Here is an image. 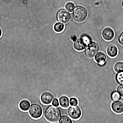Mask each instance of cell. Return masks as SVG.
<instances>
[{
    "label": "cell",
    "mask_w": 123,
    "mask_h": 123,
    "mask_svg": "<svg viewBox=\"0 0 123 123\" xmlns=\"http://www.w3.org/2000/svg\"><path fill=\"white\" fill-rule=\"evenodd\" d=\"M71 14L65 9L59 10L56 14V18L59 21L64 24L67 23L70 20Z\"/></svg>",
    "instance_id": "cell-5"
},
{
    "label": "cell",
    "mask_w": 123,
    "mask_h": 123,
    "mask_svg": "<svg viewBox=\"0 0 123 123\" xmlns=\"http://www.w3.org/2000/svg\"><path fill=\"white\" fill-rule=\"evenodd\" d=\"M69 102L70 104L72 106H77L78 104V100L75 98L73 97L70 98Z\"/></svg>",
    "instance_id": "cell-22"
},
{
    "label": "cell",
    "mask_w": 123,
    "mask_h": 123,
    "mask_svg": "<svg viewBox=\"0 0 123 123\" xmlns=\"http://www.w3.org/2000/svg\"><path fill=\"white\" fill-rule=\"evenodd\" d=\"M59 101L57 98H55L53 100L52 102V105L55 107H58L59 106Z\"/></svg>",
    "instance_id": "cell-24"
},
{
    "label": "cell",
    "mask_w": 123,
    "mask_h": 123,
    "mask_svg": "<svg viewBox=\"0 0 123 123\" xmlns=\"http://www.w3.org/2000/svg\"><path fill=\"white\" fill-rule=\"evenodd\" d=\"M87 14L86 9L82 6H77L73 11L74 18L78 22L81 23L84 21L87 17Z\"/></svg>",
    "instance_id": "cell-2"
},
{
    "label": "cell",
    "mask_w": 123,
    "mask_h": 123,
    "mask_svg": "<svg viewBox=\"0 0 123 123\" xmlns=\"http://www.w3.org/2000/svg\"><path fill=\"white\" fill-rule=\"evenodd\" d=\"M114 69L117 73L123 72V62H119L117 63L114 66Z\"/></svg>",
    "instance_id": "cell-17"
},
{
    "label": "cell",
    "mask_w": 123,
    "mask_h": 123,
    "mask_svg": "<svg viewBox=\"0 0 123 123\" xmlns=\"http://www.w3.org/2000/svg\"><path fill=\"white\" fill-rule=\"evenodd\" d=\"M65 7L66 10L70 12H73L75 8L74 4L72 2H68L66 4Z\"/></svg>",
    "instance_id": "cell-20"
},
{
    "label": "cell",
    "mask_w": 123,
    "mask_h": 123,
    "mask_svg": "<svg viewBox=\"0 0 123 123\" xmlns=\"http://www.w3.org/2000/svg\"><path fill=\"white\" fill-rule=\"evenodd\" d=\"M61 112L57 107L50 105L45 110L44 116L47 120L50 122H57L61 117Z\"/></svg>",
    "instance_id": "cell-1"
},
{
    "label": "cell",
    "mask_w": 123,
    "mask_h": 123,
    "mask_svg": "<svg viewBox=\"0 0 123 123\" xmlns=\"http://www.w3.org/2000/svg\"><path fill=\"white\" fill-rule=\"evenodd\" d=\"M94 59L99 66H103L106 64V56L104 53L102 52L98 53L95 55Z\"/></svg>",
    "instance_id": "cell-9"
},
{
    "label": "cell",
    "mask_w": 123,
    "mask_h": 123,
    "mask_svg": "<svg viewBox=\"0 0 123 123\" xmlns=\"http://www.w3.org/2000/svg\"><path fill=\"white\" fill-rule=\"evenodd\" d=\"M117 90L121 96L123 97V84L119 86L117 88Z\"/></svg>",
    "instance_id": "cell-23"
},
{
    "label": "cell",
    "mask_w": 123,
    "mask_h": 123,
    "mask_svg": "<svg viewBox=\"0 0 123 123\" xmlns=\"http://www.w3.org/2000/svg\"><path fill=\"white\" fill-rule=\"evenodd\" d=\"M111 108L114 112L121 114L123 113V103L119 101H115L112 103Z\"/></svg>",
    "instance_id": "cell-10"
},
{
    "label": "cell",
    "mask_w": 123,
    "mask_h": 123,
    "mask_svg": "<svg viewBox=\"0 0 123 123\" xmlns=\"http://www.w3.org/2000/svg\"><path fill=\"white\" fill-rule=\"evenodd\" d=\"M102 36L104 39L105 40L110 41L112 40L114 38V31L111 28H106L102 31Z\"/></svg>",
    "instance_id": "cell-7"
},
{
    "label": "cell",
    "mask_w": 123,
    "mask_h": 123,
    "mask_svg": "<svg viewBox=\"0 0 123 123\" xmlns=\"http://www.w3.org/2000/svg\"><path fill=\"white\" fill-rule=\"evenodd\" d=\"M31 104L27 100H24L20 102L19 105V108L23 111H26L29 109Z\"/></svg>",
    "instance_id": "cell-14"
},
{
    "label": "cell",
    "mask_w": 123,
    "mask_h": 123,
    "mask_svg": "<svg viewBox=\"0 0 123 123\" xmlns=\"http://www.w3.org/2000/svg\"><path fill=\"white\" fill-rule=\"evenodd\" d=\"M99 50L98 44L95 42H92L87 46L84 52L86 57L91 58L96 55Z\"/></svg>",
    "instance_id": "cell-3"
},
{
    "label": "cell",
    "mask_w": 123,
    "mask_h": 123,
    "mask_svg": "<svg viewBox=\"0 0 123 123\" xmlns=\"http://www.w3.org/2000/svg\"><path fill=\"white\" fill-rule=\"evenodd\" d=\"M87 45L81 38H78L75 42L74 44V47L77 51H83L85 49Z\"/></svg>",
    "instance_id": "cell-11"
},
{
    "label": "cell",
    "mask_w": 123,
    "mask_h": 123,
    "mask_svg": "<svg viewBox=\"0 0 123 123\" xmlns=\"http://www.w3.org/2000/svg\"><path fill=\"white\" fill-rule=\"evenodd\" d=\"M116 80L118 84H123V72H119L116 76Z\"/></svg>",
    "instance_id": "cell-18"
},
{
    "label": "cell",
    "mask_w": 123,
    "mask_h": 123,
    "mask_svg": "<svg viewBox=\"0 0 123 123\" xmlns=\"http://www.w3.org/2000/svg\"><path fill=\"white\" fill-rule=\"evenodd\" d=\"M54 96L50 92H46L41 95L40 99L42 103L45 105L50 104L54 99Z\"/></svg>",
    "instance_id": "cell-8"
},
{
    "label": "cell",
    "mask_w": 123,
    "mask_h": 123,
    "mask_svg": "<svg viewBox=\"0 0 123 123\" xmlns=\"http://www.w3.org/2000/svg\"><path fill=\"white\" fill-rule=\"evenodd\" d=\"M2 30H1L0 28V38L1 36H2Z\"/></svg>",
    "instance_id": "cell-26"
},
{
    "label": "cell",
    "mask_w": 123,
    "mask_h": 123,
    "mask_svg": "<svg viewBox=\"0 0 123 123\" xmlns=\"http://www.w3.org/2000/svg\"><path fill=\"white\" fill-rule=\"evenodd\" d=\"M118 40L119 43L123 45V32L120 35L119 37Z\"/></svg>",
    "instance_id": "cell-25"
},
{
    "label": "cell",
    "mask_w": 123,
    "mask_h": 123,
    "mask_svg": "<svg viewBox=\"0 0 123 123\" xmlns=\"http://www.w3.org/2000/svg\"><path fill=\"white\" fill-rule=\"evenodd\" d=\"M60 105L64 108H67L69 106V101L67 97L65 96H61L59 100Z\"/></svg>",
    "instance_id": "cell-13"
},
{
    "label": "cell",
    "mask_w": 123,
    "mask_h": 123,
    "mask_svg": "<svg viewBox=\"0 0 123 123\" xmlns=\"http://www.w3.org/2000/svg\"><path fill=\"white\" fill-rule=\"evenodd\" d=\"M107 52L108 56L110 57H115L118 54L117 48L115 45L111 44L108 46L107 48Z\"/></svg>",
    "instance_id": "cell-12"
},
{
    "label": "cell",
    "mask_w": 123,
    "mask_h": 123,
    "mask_svg": "<svg viewBox=\"0 0 123 123\" xmlns=\"http://www.w3.org/2000/svg\"><path fill=\"white\" fill-rule=\"evenodd\" d=\"M122 7H123V1L122 2Z\"/></svg>",
    "instance_id": "cell-27"
},
{
    "label": "cell",
    "mask_w": 123,
    "mask_h": 123,
    "mask_svg": "<svg viewBox=\"0 0 123 123\" xmlns=\"http://www.w3.org/2000/svg\"><path fill=\"white\" fill-rule=\"evenodd\" d=\"M64 25L60 22H57L55 24L54 26V31L56 32H61L64 30Z\"/></svg>",
    "instance_id": "cell-15"
},
{
    "label": "cell",
    "mask_w": 123,
    "mask_h": 123,
    "mask_svg": "<svg viewBox=\"0 0 123 123\" xmlns=\"http://www.w3.org/2000/svg\"><path fill=\"white\" fill-rule=\"evenodd\" d=\"M29 114L31 117L34 119L40 118L43 114V109L39 105L34 103L31 105L29 110Z\"/></svg>",
    "instance_id": "cell-4"
},
{
    "label": "cell",
    "mask_w": 123,
    "mask_h": 123,
    "mask_svg": "<svg viewBox=\"0 0 123 123\" xmlns=\"http://www.w3.org/2000/svg\"><path fill=\"white\" fill-rule=\"evenodd\" d=\"M68 114L71 118L77 120L81 116L82 112L80 108L78 106H72L69 108Z\"/></svg>",
    "instance_id": "cell-6"
},
{
    "label": "cell",
    "mask_w": 123,
    "mask_h": 123,
    "mask_svg": "<svg viewBox=\"0 0 123 123\" xmlns=\"http://www.w3.org/2000/svg\"><path fill=\"white\" fill-rule=\"evenodd\" d=\"M81 38L84 41L87 45L92 42L91 37L87 34L83 35L81 36Z\"/></svg>",
    "instance_id": "cell-21"
},
{
    "label": "cell",
    "mask_w": 123,
    "mask_h": 123,
    "mask_svg": "<svg viewBox=\"0 0 123 123\" xmlns=\"http://www.w3.org/2000/svg\"><path fill=\"white\" fill-rule=\"evenodd\" d=\"M111 98L112 100L115 102L120 100L121 98V96L118 91H114L111 94Z\"/></svg>",
    "instance_id": "cell-16"
},
{
    "label": "cell",
    "mask_w": 123,
    "mask_h": 123,
    "mask_svg": "<svg viewBox=\"0 0 123 123\" xmlns=\"http://www.w3.org/2000/svg\"><path fill=\"white\" fill-rule=\"evenodd\" d=\"M59 123H72V122L71 119L68 117L66 116H63L60 118L59 120Z\"/></svg>",
    "instance_id": "cell-19"
}]
</instances>
